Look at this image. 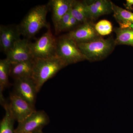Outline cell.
Listing matches in <instances>:
<instances>
[{
	"mask_svg": "<svg viewBox=\"0 0 133 133\" xmlns=\"http://www.w3.org/2000/svg\"><path fill=\"white\" fill-rule=\"evenodd\" d=\"M35 60L32 78L35 83L38 92L46 81L54 77L60 70L67 66L66 64L57 56Z\"/></svg>",
	"mask_w": 133,
	"mask_h": 133,
	"instance_id": "1",
	"label": "cell"
},
{
	"mask_svg": "<svg viewBox=\"0 0 133 133\" xmlns=\"http://www.w3.org/2000/svg\"><path fill=\"white\" fill-rule=\"evenodd\" d=\"M49 8L47 4L32 8L19 26L21 35L28 39L33 37L43 28H48L50 26L46 21V16Z\"/></svg>",
	"mask_w": 133,
	"mask_h": 133,
	"instance_id": "2",
	"label": "cell"
},
{
	"mask_svg": "<svg viewBox=\"0 0 133 133\" xmlns=\"http://www.w3.org/2000/svg\"><path fill=\"white\" fill-rule=\"evenodd\" d=\"M79 49L90 62L100 61L108 56L116 46L115 40L102 37L88 42L77 43Z\"/></svg>",
	"mask_w": 133,
	"mask_h": 133,
	"instance_id": "3",
	"label": "cell"
},
{
	"mask_svg": "<svg viewBox=\"0 0 133 133\" xmlns=\"http://www.w3.org/2000/svg\"><path fill=\"white\" fill-rule=\"evenodd\" d=\"M56 56L67 66L86 60L77 43L66 35L57 38Z\"/></svg>",
	"mask_w": 133,
	"mask_h": 133,
	"instance_id": "4",
	"label": "cell"
},
{
	"mask_svg": "<svg viewBox=\"0 0 133 133\" xmlns=\"http://www.w3.org/2000/svg\"><path fill=\"white\" fill-rule=\"evenodd\" d=\"M42 36L33 43L30 47L33 59L48 58L56 56L57 38L51 32L50 27Z\"/></svg>",
	"mask_w": 133,
	"mask_h": 133,
	"instance_id": "5",
	"label": "cell"
},
{
	"mask_svg": "<svg viewBox=\"0 0 133 133\" xmlns=\"http://www.w3.org/2000/svg\"><path fill=\"white\" fill-rule=\"evenodd\" d=\"M50 122L47 114L43 110L34 111L26 119L18 123L15 129V133H37Z\"/></svg>",
	"mask_w": 133,
	"mask_h": 133,
	"instance_id": "6",
	"label": "cell"
},
{
	"mask_svg": "<svg viewBox=\"0 0 133 133\" xmlns=\"http://www.w3.org/2000/svg\"><path fill=\"white\" fill-rule=\"evenodd\" d=\"M8 106L13 118L18 123L26 119L36 110L35 106L14 92L10 93Z\"/></svg>",
	"mask_w": 133,
	"mask_h": 133,
	"instance_id": "7",
	"label": "cell"
},
{
	"mask_svg": "<svg viewBox=\"0 0 133 133\" xmlns=\"http://www.w3.org/2000/svg\"><path fill=\"white\" fill-rule=\"evenodd\" d=\"M14 81L13 92L35 107L38 91L32 77L16 79Z\"/></svg>",
	"mask_w": 133,
	"mask_h": 133,
	"instance_id": "8",
	"label": "cell"
},
{
	"mask_svg": "<svg viewBox=\"0 0 133 133\" xmlns=\"http://www.w3.org/2000/svg\"><path fill=\"white\" fill-rule=\"evenodd\" d=\"M30 43L27 38L19 39L6 52V58L11 63L34 59L31 55Z\"/></svg>",
	"mask_w": 133,
	"mask_h": 133,
	"instance_id": "9",
	"label": "cell"
},
{
	"mask_svg": "<svg viewBox=\"0 0 133 133\" xmlns=\"http://www.w3.org/2000/svg\"><path fill=\"white\" fill-rule=\"evenodd\" d=\"M66 35L77 43L88 42L101 37L90 22L82 24L70 31Z\"/></svg>",
	"mask_w": 133,
	"mask_h": 133,
	"instance_id": "10",
	"label": "cell"
},
{
	"mask_svg": "<svg viewBox=\"0 0 133 133\" xmlns=\"http://www.w3.org/2000/svg\"><path fill=\"white\" fill-rule=\"evenodd\" d=\"M21 35L19 26H0V47L2 51L5 54L18 41Z\"/></svg>",
	"mask_w": 133,
	"mask_h": 133,
	"instance_id": "11",
	"label": "cell"
},
{
	"mask_svg": "<svg viewBox=\"0 0 133 133\" xmlns=\"http://www.w3.org/2000/svg\"><path fill=\"white\" fill-rule=\"evenodd\" d=\"M86 7L90 20L113 12L112 3L108 0L85 1Z\"/></svg>",
	"mask_w": 133,
	"mask_h": 133,
	"instance_id": "12",
	"label": "cell"
},
{
	"mask_svg": "<svg viewBox=\"0 0 133 133\" xmlns=\"http://www.w3.org/2000/svg\"><path fill=\"white\" fill-rule=\"evenodd\" d=\"M74 0H51L48 4L51 8L55 28L62 17L71 9Z\"/></svg>",
	"mask_w": 133,
	"mask_h": 133,
	"instance_id": "13",
	"label": "cell"
},
{
	"mask_svg": "<svg viewBox=\"0 0 133 133\" xmlns=\"http://www.w3.org/2000/svg\"><path fill=\"white\" fill-rule=\"evenodd\" d=\"M35 64V59L11 63L10 76L14 79L22 78L32 77Z\"/></svg>",
	"mask_w": 133,
	"mask_h": 133,
	"instance_id": "14",
	"label": "cell"
},
{
	"mask_svg": "<svg viewBox=\"0 0 133 133\" xmlns=\"http://www.w3.org/2000/svg\"><path fill=\"white\" fill-rule=\"evenodd\" d=\"M114 16L120 25V28H133V13L117 6L113 3Z\"/></svg>",
	"mask_w": 133,
	"mask_h": 133,
	"instance_id": "15",
	"label": "cell"
},
{
	"mask_svg": "<svg viewBox=\"0 0 133 133\" xmlns=\"http://www.w3.org/2000/svg\"><path fill=\"white\" fill-rule=\"evenodd\" d=\"M10 65L11 63L6 58L0 60V102L1 105L6 101L3 92L10 85L9 79Z\"/></svg>",
	"mask_w": 133,
	"mask_h": 133,
	"instance_id": "16",
	"label": "cell"
},
{
	"mask_svg": "<svg viewBox=\"0 0 133 133\" xmlns=\"http://www.w3.org/2000/svg\"><path fill=\"white\" fill-rule=\"evenodd\" d=\"M71 15L81 24L90 20L84 1H74L71 8Z\"/></svg>",
	"mask_w": 133,
	"mask_h": 133,
	"instance_id": "17",
	"label": "cell"
},
{
	"mask_svg": "<svg viewBox=\"0 0 133 133\" xmlns=\"http://www.w3.org/2000/svg\"><path fill=\"white\" fill-rule=\"evenodd\" d=\"M116 37L115 40L116 45H127L133 47V28H116L114 30Z\"/></svg>",
	"mask_w": 133,
	"mask_h": 133,
	"instance_id": "18",
	"label": "cell"
},
{
	"mask_svg": "<svg viewBox=\"0 0 133 133\" xmlns=\"http://www.w3.org/2000/svg\"><path fill=\"white\" fill-rule=\"evenodd\" d=\"M2 105L5 109V114L0 122V133H15L14 128L15 121L10 112L8 102L5 101Z\"/></svg>",
	"mask_w": 133,
	"mask_h": 133,
	"instance_id": "19",
	"label": "cell"
},
{
	"mask_svg": "<svg viewBox=\"0 0 133 133\" xmlns=\"http://www.w3.org/2000/svg\"><path fill=\"white\" fill-rule=\"evenodd\" d=\"M97 33L100 36H106L111 33L113 27L111 23L107 20H101L94 25Z\"/></svg>",
	"mask_w": 133,
	"mask_h": 133,
	"instance_id": "20",
	"label": "cell"
},
{
	"mask_svg": "<svg viewBox=\"0 0 133 133\" xmlns=\"http://www.w3.org/2000/svg\"><path fill=\"white\" fill-rule=\"evenodd\" d=\"M71 16V9L62 17L58 23L57 26L55 28L56 34H57L62 31H63L65 27L66 26L67 23L69 22Z\"/></svg>",
	"mask_w": 133,
	"mask_h": 133,
	"instance_id": "21",
	"label": "cell"
},
{
	"mask_svg": "<svg viewBox=\"0 0 133 133\" xmlns=\"http://www.w3.org/2000/svg\"><path fill=\"white\" fill-rule=\"evenodd\" d=\"M78 22L73 16H71L69 22L67 23L66 26L64 29L63 31L66 30H69L76 27L78 24H79Z\"/></svg>",
	"mask_w": 133,
	"mask_h": 133,
	"instance_id": "22",
	"label": "cell"
},
{
	"mask_svg": "<svg viewBox=\"0 0 133 133\" xmlns=\"http://www.w3.org/2000/svg\"><path fill=\"white\" fill-rule=\"evenodd\" d=\"M124 5L126 8L128 9H132V6L133 5V0H127Z\"/></svg>",
	"mask_w": 133,
	"mask_h": 133,
	"instance_id": "23",
	"label": "cell"
},
{
	"mask_svg": "<svg viewBox=\"0 0 133 133\" xmlns=\"http://www.w3.org/2000/svg\"><path fill=\"white\" fill-rule=\"evenodd\" d=\"M37 133H44L43 132H42V131H41V132H38Z\"/></svg>",
	"mask_w": 133,
	"mask_h": 133,
	"instance_id": "24",
	"label": "cell"
}]
</instances>
